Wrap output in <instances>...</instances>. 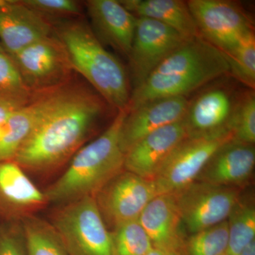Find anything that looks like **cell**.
I'll list each match as a JSON object with an SVG mask.
<instances>
[{"mask_svg": "<svg viewBox=\"0 0 255 255\" xmlns=\"http://www.w3.org/2000/svg\"><path fill=\"white\" fill-rule=\"evenodd\" d=\"M104 101L85 90L61 87L12 161L34 172L59 165L80 148L103 113Z\"/></svg>", "mask_w": 255, "mask_h": 255, "instance_id": "obj_1", "label": "cell"}, {"mask_svg": "<svg viewBox=\"0 0 255 255\" xmlns=\"http://www.w3.org/2000/svg\"><path fill=\"white\" fill-rule=\"evenodd\" d=\"M229 71L226 57L219 50L201 36L190 38L132 90L127 111L157 99L186 97L209 82L229 75Z\"/></svg>", "mask_w": 255, "mask_h": 255, "instance_id": "obj_2", "label": "cell"}, {"mask_svg": "<svg viewBox=\"0 0 255 255\" xmlns=\"http://www.w3.org/2000/svg\"><path fill=\"white\" fill-rule=\"evenodd\" d=\"M127 110L119 111L108 128L80 147L68 169L44 192L47 203L64 205L95 194L124 169L121 130Z\"/></svg>", "mask_w": 255, "mask_h": 255, "instance_id": "obj_3", "label": "cell"}, {"mask_svg": "<svg viewBox=\"0 0 255 255\" xmlns=\"http://www.w3.org/2000/svg\"><path fill=\"white\" fill-rule=\"evenodd\" d=\"M73 70H76L117 112L127 110L131 85L124 65L106 49L91 27L81 21L54 26Z\"/></svg>", "mask_w": 255, "mask_h": 255, "instance_id": "obj_4", "label": "cell"}, {"mask_svg": "<svg viewBox=\"0 0 255 255\" xmlns=\"http://www.w3.org/2000/svg\"><path fill=\"white\" fill-rule=\"evenodd\" d=\"M58 208L50 223L70 255H112L111 232L94 196Z\"/></svg>", "mask_w": 255, "mask_h": 255, "instance_id": "obj_5", "label": "cell"}, {"mask_svg": "<svg viewBox=\"0 0 255 255\" xmlns=\"http://www.w3.org/2000/svg\"><path fill=\"white\" fill-rule=\"evenodd\" d=\"M187 1L199 34L226 56L255 33L253 18L241 4L230 0Z\"/></svg>", "mask_w": 255, "mask_h": 255, "instance_id": "obj_6", "label": "cell"}, {"mask_svg": "<svg viewBox=\"0 0 255 255\" xmlns=\"http://www.w3.org/2000/svg\"><path fill=\"white\" fill-rule=\"evenodd\" d=\"M232 140L231 132L184 139L164 161L152 180L157 195L173 194L195 182L215 152Z\"/></svg>", "mask_w": 255, "mask_h": 255, "instance_id": "obj_7", "label": "cell"}, {"mask_svg": "<svg viewBox=\"0 0 255 255\" xmlns=\"http://www.w3.org/2000/svg\"><path fill=\"white\" fill-rule=\"evenodd\" d=\"M23 82L32 92L60 88L73 69L63 43L54 33L11 55Z\"/></svg>", "mask_w": 255, "mask_h": 255, "instance_id": "obj_8", "label": "cell"}, {"mask_svg": "<svg viewBox=\"0 0 255 255\" xmlns=\"http://www.w3.org/2000/svg\"><path fill=\"white\" fill-rule=\"evenodd\" d=\"M241 189L194 182L173 193L184 229L190 234L226 221Z\"/></svg>", "mask_w": 255, "mask_h": 255, "instance_id": "obj_9", "label": "cell"}, {"mask_svg": "<svg viewBox=\"0 0 255 255\" xmlns=\"http://www.w3.org/2000/svg\"><path fill=\"white\" fill-rule=\"evenodd\" d=\"M157 195L153 181L123 169L95 196L96 204L110 231L138 219L149 202Z\"/></svg>", "mask_w": 255, "mask_h": 255, "instance_id": "obj_10", "label": "cell"}, {"mask_svg": "<svg viewBox=\"0 0 255 255\" xmlns=\"http://www.w3.org/2000/svg\"><path fill=\"white\" fill-rule=\"evenodd\" d=\"M190 38L156 20L137 17L129 61V80L140 86L169 55Z\"/></svg>", "mask_w": 255, "mask_h": 255, "instance_id": "obj_11", "label": "cell"}, {"mask_svg": "<svg viewBox=\"0 0 255 255\" xmlns=\"http://www.w3.org/2000/svg\"><path fill=\"white\" fill-rule=\"evenodd\" d=\"M240 96L228 85H216L189 101L184 118L189 136L231 132V122Z\"/></svg>", "mask_w": 255, "mask_h": 255, "instance_id": "obj_12", "label": "cell"}, {"mask_svg": "<svg viewBox=\"0 0 255 255\" xmlns=\"http://www.w3.org/2000/svg\"><path fill=\"white\" fill-rule=\"evenodd\" d=\"M53 33L51 21L22 0H0V45L10 56Z\"/></svg>", "mask_w": 255, "mask_h": 255, "instance_id": "obj_13", "label": "cell"}, {"mask_svg": "<svg viewBox=\"0 0 255 255\" xmlns=\"http://www.w3.org/2000/svg\"><path fill=\"white\" fill-rule=\"evenodd\" d=\"M188 136L184 119L150 132L126 152L124 169L153 180L164 161Z\"/></svg>", "mask_w": 255, "mask_h": 255, "instance_id": "obj_14", "label": "cell"}, {"mask_svg": "<svg viewBox=\"0 0 255 255\" xmlns=\"http://www.w3.org/2000/svg\"><path fill=\"white\" fill-rule=\"evenodd\" d=\"M189 105L187 97H164L128 112L121 130V147L124 153L150 132L184 119Z\"/></svg>", "mask_w": 255, "mask_h": 255, "instance_id": "obj_15", "label": "cell"}, {"mask_svg": "<svg viewBox=\"0 0 255 255\" xmlns=\"http://www.w3.org/2000/svg\"><path fill=\"white\" fill-rule=\"evenodd\" d=\"M46 203L24 169L14 161L0 162V222L20 221Z\"/></svg>", "mask_w": 255, "mask_h": 255, "instance_id": "obj_16", "label": "cell"}, {"mask_svg": "<svg viewBox=\"0 0 255 255\" xmlns=\"http://www.w3.org/2000/svg\"><path fill=\"white\" fill-rule=\"evenodd\" d=\"M255 164V145L232 140L215 152L195 182L241 189L251 179Z\"/></svg>", "mask_w": 255, "mask_h": 255, "instance_id": "obj_17", "label": "cell"}, {"mask_svg": "<svg viewBox=\"0 0 255 255\" xmlns=\"http://www.w3.org/2000/svg\"><path fill=\"white\" fill-rule=\"evenodd\" d=\"M92 30L101 43L126 57L131 49L137 17L117 0H90L86 2Z\"/></svg>", "mask_w": 255, "mask_h": 255, "instance_id": "obj_18", "label": "cell"}, {"mask_svg": "<svg viewBox=\"0 0 255 255\" xmlns=\"http://www.w3.org/2000/svg\"><path fill=\"white\" fill-rule=\"evenodd\" d=\"M137 220L153 248L167 253H177L187 236L172 194L156 196Z\"/></svg>", "mask_w": 255, "mask_h": 255, "instance_id": "obj_19", "label": "cell"}, {"mask_svg": "<svg viewBox=\"0 0 255 255\" xmlns=\"http://www.w3.org/2000/svg\"><path fill=\"white\" fill-rule=\"evenodd\" d=\"M60 89L41 94L10 116L0 129V162L14 160L40 119L54 102Z\"/></svg>", "mask_w": 255, "mask_h": 255, "instance_id": "obj_20", "label": "cell"}, {"mask_svg": "<svg viewBox=\"0 0 255 255\" xmlns=\"http://www.w3.org/2000/svg\"><path fill=\"white\" fill-rule=\"evenodd\" d=\"M136 17L156 20L187 38L201 36L187 1L182 0H121Z\"/></svg>", "mask_w": 255, "mask_h": 255, "instance_id": "obj_21", "label": "cell"}, {"mask_svg": "<svg viewBox=\"0 0 255 255\" xmlns=\"http://www.w3.org/2000/svg\"><path fill=\"white\" fill-rule=\"evenodd\" d=\"M20 223L27 255H70L51 223L31 214Z\"/></svg>", "mask_w": 255, "mask_h": 255, "instance_id": "obj_22", "label": "cell"}, {"mask_svg": "<svg viewBox=\"0 0 255 255\" xmlns=\"http://www.w3.org/2000/svg\"><path fill=\"white\" fill-rule=\"evenodd\" d=\"M228 242L226 254L238 255L252 242L255 241V207L254 202L241 199L227 219Z\"/></svg>", "mask_w": 255, "mask_h": 255, "instance_id": "obj_23", "label": "cell"}, {"mask_svg": "<svg viewBox=\"0 0 255 255\" xmlns=\"http://www.w3.org/2000/svg\"><path fill=\"white\" fill-rule=\"evenodd\" d=\"M228 242L227 220L183 240L177 255H221L226 253Z\"/></svg>", "mask_w": 255, "mask_h": 255, "instance_id": "obj_24", "label": "cell"}, {"mask_svg": "<svg viewBox=\"0 0 255 255\" xmlns=\"http://www.w3.org/2000/svg\"><path fill=\"white\" fill-rule=\"evenodd\" d=\"M32 94L12 58L0 50V102L20 108L31 102Z\"/></svg>", "mask_w": 255, "mask_h": 255, "instance_id": "obj_25", "label": "cell"}, {"mask_svg": "<svg viewBox=\"0 0 255 255\" xmlns=\"http://www.w3.org/2000/svg\"><path fill=\"white\" fill-rule=\"evenodd\" d=\"M110 232L112 255H145L153 248L138 220L120 225Z\"/></svg>", "mask_w": 255, "mask_h": 255, "instance_id": "obj_26", "label": "cell"}, {"mask_svg": "<svg viewBox=\"0 0 255 255\" xmlns=\"http://www.w3.org/2000/svg\"><path fill=\"white\" fill-rule=\"evenodd\" d=\"M226 57L229 65V74L231 76L244 84L251 90H255V33L247 36L231 54Z\"/></svg>", "mask_w": 255, "mask_h": 255, "instance_id": "obj_27", "label": "cell"}, {"mask_svg": "<svg viewBox=\"0 0 255 255\" xmlns=\"http://www.w3.org/2000/svg\"><path fill=\"white\" fill-rule=\"evenodd\" d=\"M233 140L255 145V96L251 90L240 96L231 122Z\"/></svg>", "mask_w": 255, "mask_h": 255, "instance_id": "obj_28", "label": "cell"}, {"mask_svg": "<svg viewBox=\"0 0 255 255\" xmlns=\"http://www.w3.org/2000/svg\"><path fill=\"white\" fill-rule=\"evenodd\" d=\"M23 3L38 14L50 20L52 17L76 16L81 11L74 0H22Z\"/></svg>", "mask_w": 255, "mask_h": 255, "instance_id": "obj_29", "label": "cell"}, {"mask_svg": "<svg viewBox=\"0 0 255 255\" xmlns=\"http://www.w3.org/2000/svg\"><path fill=\"white\" fill-rule=\"evenodd\" d=\"M0 255H27L20 221L0 222Z\"/></svg>", "mask_w": 255, "mask_h": 255, "instance_id": "obj_30", "label": "cell"}, {"mask_svg": "<svg viewBox=\"0 0 255 255\" xmlns=\"http://www.w3.org/2000/svg\"><path fill=\"white\" fill-rule=\"evenodd\" d=\"M16 110H17V108H14L11 106L0 102V129L4 127L10 116Z\"/></svg>", "mask_w": 255, "mask_h": 255, "instance_id": "obj_31", "label": "cell"}, {"mask_svg": "<svg viewBox=\"0 0 255 255\" xmlns=\"http://www.w3.org/2000/svg\"><path fill=\"white\" fill-rule=\"evenodd\" d=\"M238 255H255V241L252 242Z\"/></svg>", "mask_w": 255, "mask_h": 255, "instance_id": "obj_32", "label": "cell"}, {"mask_svg": "<svg viewBox=\"0 0 255 255\" xmlns=\"http://www.w3.org/2000/svg\"><path fill=\"white\" fill-rule=\"evenodd\" d=\"M145 255H167V253L162 251V250L158 249V248H152V249Z\"/></svg>", "mask_w": 255, "mask_h": 255, "instance_id": "obj_33", "label": "cell"}, {"mask_svg": "<svg viewBox=\"0 0 255 255\" xmlns=\"http://www.w3.org/2000/svg\"><path fill=\"white\" fill-rule=\"evenodd\" d=\"M167 255H177V254H176V253H167Z\"/></svg>", "mask_w": 255, "mask_h": 255, "instance_id": "obj_34", "label": "cell"}, {"mask_svg": "<svg viewBox=\"0 0 255 255\" xmlns=\"http://www.w3.org/2000/svg\"><path fill=\"white\" fill-rule=\"evenodd\" d=\"M0 50H4L2 48V47H1V45H0Z\"/></svg>", "mask_w": 255, "mask_h": 255, "instance_id": "obj_35", "label": "cell"}, {"mask_svg": "<svg viewBox=\"0 0 255 255\" xmlns=\"http://www.w3.org/2000/svg\"><path fill=\"white\" fill-rule=\"evenodd\" d=\"M228 255L226 254V253H224V254H223V255Z\"/></svg>", "mask_w": 255, "mask_h": 255, "instance_id": "obj_36", "label": "cell"}]
</instances>
